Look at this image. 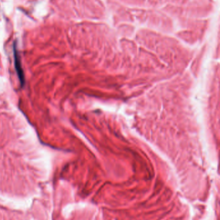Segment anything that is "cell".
I'll list each match as a JSON object with an SVG mask.
<instances>
[{"label": "cell", "instance_id": "cell-1", "mask_svg": "<svg viewBox=\"0 0 220 220\" xmlns=\"http://www.w3.org/2000/svg\"><path fill=\"white\" fill-rule=\"evenodd\" d=\"M14 61H15V67H16V70L17 71L18 77L19 79L20 83L21 85H23L25 83V79H24V74L23 72V70L21 68V61L19 59V56L18 54V52L17 51V49L16 48H14Z\"/></svg>", "mask_w": 220, "mask_h": 220}]
</instances>
